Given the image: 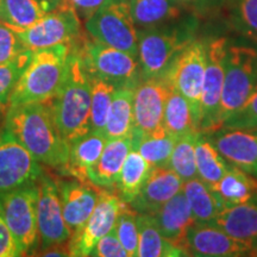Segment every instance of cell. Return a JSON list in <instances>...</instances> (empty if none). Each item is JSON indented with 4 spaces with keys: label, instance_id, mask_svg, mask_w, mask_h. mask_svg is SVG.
I'll return each mask as SVG.
<instances>
[{
    "label": "cell",
    "instance_id": "f6af8a7d",
    "mask_svg": "<svg viewBox=\"0 0 257 257\" xmlns=\"http://www.w3.org/2000/svg\"><path fill=\"white\" fill-rule=\"evenodd\" d=\"M49 2L51 3V4H53L54 6H55V8L57 9V8H60V6H62V5H64L66 4V0H49Z\"/></svg>",
    "mask_w": 257,
    "mask_h": 257
},
{
    "label": "cell",
    "instance_id": "d590c367",
    "mask_svg": "<svg viewBox=\"0 0 257 257\" xmlns=\"http://www.w3.org/2000/svg\"><path fill=\"white\" fill-rule=\"evenodd\" d=\"M225 8L231 27L257 43V0H227Z\"/></svg>",
    "mask_w": 257,
    "mask_h": 257
},
{
    "label": "cell",
    "instance_id": "d4e9b609",
    "mask_svg": "<svg viewBox=\"0 0 257 257\" xmlns=\"http://www.w3.org/2000/svg\"><path fill=\"white\" fill-rule=\"evenodd\" d=\"M211 188L224 207L257 201V179L234 166H231L220 181Z\"/></svg>",
    "mask_w": 257,
    "mask_h": 257
},
{
    "label": "cell",
    "instance_id": "8d00e7d4",
    "mask_svg": "<svg viewBox=\"0 0 257 257\" xmlns=\"http://www.w3.org/2000/svg\"><path fill=\"white\" fill-rule=\"evenodd\" d=\"M31 56L32 51L27 50L15 60L0 64V107H6L10 104L12 92L30 62Z\"/></svg>",
    "mask_w": 257,
    "mask_h": 257
},
{
    "label": "cell",
    "instance_id": "7c38bea8",
    "mask_svg": "<svg viewBox=\"0 0 257 257\" xmlns=\"http://www.w3.org/2000/svg\"><path fill=\"white\" fill-rule=\"evenodd\" d=\"M229 40L224 37L206 42V69L200 104V133L211 135L219 128L218 114L224 83V61Z\"/></svg>",
    "mask_w": 257,
    "mask_h": 257
},
{
    "label": "cell",
    "instance_id": "d6986e66",
    "mask_svg": "<svg viewBox=\"0 0 257 257\" xmlns=\"http://www.w3.org/2000/svg\"><path fill=\"white\" fill-rule=\"evenodd\" d=\"M184 187V181L169 167H154L130 206L137 213H156Z\"/></svg>",
    "mask_w": 257,
    "mask_h": 257
},
{
    "label": "cell",
    "instance_id": "8fae6325",
    "mask_svg": "<svg viewBox=\"0 0 257 257\" xmlns=\"http://www.w3.org/2000/svg\"><path fill=\"white\" fill-rule=\"evenodd\" d=\"M123 204L119 195L99 187L98 201L92 214L80 229L74 231L68 240L69 256H91L98 240L114 227Z\"/></svg>",
    "mask_w": 257,
    "mask_h": 257
},
{
    "label": "cell",
    "instance_id": "4316f807",
    "mask_svg": "<svg viewBox=\"0 0 257 257\" xmlns=\"http://www.w3.org/2000/svg\"><path fill=\"white\" fill-rule=\"evenodd\" d=\"M134 92L133 87H121L115 92L104 130L107 141L133 137Z\"/></svg>",
    "mask_w": 257,
    "mask_h": 257
},
{
    "label": "cell",
    "instance_id": "ba28073f",
    "mask_svg": "<svg viewBox=\"0 0 257 257\" xmlns=\"http://www.w3.org/2000/svg\"><path fill=\"white\" fill-rule=\"evenodd\" d=\"M85 29L94 41L138 59L137 28L128 0H105L85 22Z\"/></svg>",
    "mask_w": 257,
    "mask_h": 257
},
{
    "label": "cell",
    "instance_id": "484cf974",
    "mask_svg": "<svg viewBox=\"0 0 257 257\" xmlns=\"http://www.w3.org/2000/svg\"><path fill=\"white\" fill-rule=\"evenodd\" d=\"M138 251L140 257H179L186 256L181 249L166 239L160 232L153 216L137 213Z\"/></svg>",
    "mask_w": 257,
    "mask_h": 257
},
{
    "label": "cell",
    "instance_id": "e575fe53",
    "mask_svg": "<svg viewBox=\"0 0 257 257\" xmlns=\"http://www.w3.org/2000/svg\"><path fill=\"white\" fill-rule=\"evenodd\" d=\"M200 133H192L176 141L168 167L181 178L182 181L198 178L195 143Z\"/></svg>",
    "mask_w": 257,
    "mask_h": 257
},
{
    "label": "cell",
    "instance_id": "6da1fadb",
    "mask_svg": "<svg viewBox=\"0 0 257 257\" xmlns=\"http://www.w3.org/2000/svg\"><path fill=\"white\" fill-rule=\"evenodd\" d=\"M5 128L42 165L60 169L68 161L70 144L61 135L48 102L10 106Z\"/></svg>",
    "mask_w": 257,
    "mask_h": 257
},
{
    "label": "cell",
    "instance_id": "1f68e13d",
    "mask_svg": "<svg viewBox=\"0 0 257 257\" xmlns=\"http://www.w3.org/2000/svg\"><path fill=\"white\" fill-rule=\"evenodd\" d=\"M162 125L176 140L188 134L200 133L187 99L174 87L167 100Z\"/></svg>",
    "mask_w": 257,
    "mask_h": 257
},
{
    "label": "cell",
    "instance_id": "f546056e",
    "mask_svg": "<svg viewBox=\"0 0 257 257\" xmlns=\"http://www.w3.org/2000/svg\"><path fill=\"white\" fill-rule=\"evenodd\" d=\"M153 168L136 149L131 148L115 184L121 200L130 204L136 198Z\"/></svg>",
    "mask_w": 257,
    "mask_h": 257
},
{
    "label": "cell",
    "instance_id": "3957f363",
    "mask_svg": "<svg viewBox=\"0 0 257 257\" xmlns=\"http://www.w3.org/2000/svg\"><path fill=\"white\" fill-rule=\"evenodd\" d=\"M195 15L156 27L137 29L138 61L142 80L166 75L178 55L194 40Z\"/></svg>",
    "mask_w": 257,
    "mask_h": 257
},
{
    "label": "cell",
    "instance_id": "e0dca14e",
    "mask_svg": "<svg viewBox=\"0 0 257 257\" xmlns=\"http://www.w3.org/2000/svg\"><path fill=\"white\" fill-rule=\"evenodd\" d=\"M210 137L231 166L257 179V127H220Z\"/></svg>",
    "mask_w": 257,
    "mask_h": 257
},
{
    "label": "cell",
    "instance_id": "836d02e7",
    "mask_svg": "<svg viewBox=\"0 0 257 257\" xmlns=\"http://www.w3.org/2000/svg\"><path fill=\"white\" fill-rule=\"evenodd\" d=\"M89 75V74H88ZM91 80V124L92 130L104 133L108 111L118 87L107 80L89 75Z\"/></svg>",
    "mask_w": 257,
    "mask_h": 257
},
{
    "label": "cell",
    "instance_id": "52a82bcc",
    "mask_svg": "<svg viewBox=\"0 0 257 257\" xmlns=\"http://www.w3.org/2000/svg\"><path fill=\"white\" fill-rule=\"evenodd\" d=\"M37 184L0 192V217L8 225L22 256L40 249Z\"/></svg>",
    "mask_w": 257,
    "mask_h": 257
},
{
    "label": "cell",
    "instance_id": "4dcf8cb0",
    "mask_svg": "<svg viewBox=\"0 0 257 257\" xmlns=\"http://www.w3.org/2000/svg\"><path fill=\"white\" fill-rule=\"evenodd\" d=\"M55 9L49 0H3V24L29 28Z\"/></svg>",
    "mask_w": 257,
    "mask_h": 257
},
{
    "label": "cell",
    "instance_id": "74e56055",
    "mask_svg": "<svg viewBox=\"0 0 257 257\" xmlns=\"http://www.w3.org/2000/svg\"><path fill=\"white\" fill-rule=\"evenodd\" d=\"M137 212L126 202L121 206L114 229L118 238L128 257L137 256L138 251V229H137Z\"/></svg>",
    "mask_w": 257,
    "mask_h": 257
},
{
    "label": "cell",
    "instance_id": "f1b7e54d",
    "mask_svg": "<svg viewBox=\"0 0 257 257\" xmlns=\"http://www.w3.org/2000/svg\"><path fill=\"white\" fill-rule=\"evenodd\" d=\"M182 191L187 198L195 221L210 223L224 208V205L213 189L199 176L185 181Z\"/></svg>",
    "mask_w": 257,
    "mask_h": 257
},
{
    "label": "cell",
    "instance_id": "7a4b0ae2",
    "mask_svg": "<svg viewBox=\"0 0 257 257\" xmlns=\"http://www.w3.org/2000/svg\"><path fill=\"white\" fill-rule=\"evenodd\" d=\"M47 102L61 135L69 144L92 130L91 80L72 46L64 81L57 94Z\"/></svg>",
    "mask_w": 257,
    "mask_h": 257
},
{
    "label": "cell",
    "instance_id": "83f0119b",
    "mask_svg": "<svg viewBox=\"0 0 257 257\" xmlns=\"http://www.w3.org/2000/svg\"><path fill=\"white\" fill-rule=\"evenodd\" d=\"M195 159L198 176L210 187L218 184L231 167L207 134H200L198 136L195 143Z\"/></svg>",
    "mask_w": 257,
    "mask_h": 257
},
{
    "label": "cell",
    "instance_id": "9c48e42d",
    "mask_svg": "<svg viewBox=\"0 0 257 257\" xmlns=\"http://www.w3.org/2000/svg\"><path fill=\"white\" fill-rule=\"evenodd\" d=\"M12 30L31 51L57 44H73L83 36L81 21L68 3L53 10L31 27Z\"/></svg>",
    "mask_w": 257,
    "mask_h": 257
},
{
    "label": "cell",
    "instance_id": "5b68a950",
    "mask_svg": "<svg viewBox=\"0 0 257 257\" xmlns=\"http://www.w3.org/2000/svg\"><path fill=\"white\" fill-rule=\"evenodd\" d=\"M257 85V49L227 42L224 61V83L218 123L219 128L246 101Z\"/></svg>",
    "mask_w": 257,
    "mask_h": 257
},
{
    "label": "cell",
    "instance_id": "ab89813d",
    "mask_svg": "<svg viewBox=\"0 0 257 257\" xmlns=\"http://www.w3.org/2000/svg\"><path fill=\"white\" fill-rule=\"evenodd\" d=\"M27 50L28 48L11 28L0 24V64L15 60Z\"/></svg>",
    "mask_w": 257,
    "mask_h": 257
},
{
    "label": "cell",
    "instance_id": "9a60e30c",
    "mask_svg": "<svg viewBox=\"0 0 257 257\" xmlns=\"http://www.w3.org/2000/svg\"><path fill=\"white\" fill-rule=\"evenodd\" d=\"M44 169L9 130L0 133V192L37 184Z\"/></svg>",
    "mask_w": 257,
    "mask_h": 257
},
{
    "label": "cell",
    "instance_id": "2e32d148",
    "mask_svg": "<svg viewBox=\"0 0 257 257\" xmlns=\"http://www.w3.org/2000/svg\"><path fill=\"white\" fill-rule=\"evenodd\" d=\"M187 256L240 257L253 255L248 245L232 238L211 223L195 221L188 230L185 242Z\"/></svg>",
    "mask_w": 257,
    "mask_h": 257
},
{
    "label": "cell",
    "instance_id": "5bb4252c",
    "mask_svg": "<svg viewBox=\"0 0 257 257\" xmlns=\"http://www.w3.org/2000/svg\"><path fill=\"white\" fill-rule=\"evenodd\" d=\"M37 224L40 249L44 251L54 245L68 242L72 231L64 221L57 182L46 172L37 182Z\"/></svg>",
    "mask_w": 257,
    "mask_h": 257
},
{
    "label": "cell",
    "instance_id": "277c9868",
    "mask_svg": "<svg viewBox=\"0 0 257 257\" xmlns=\"http://www.w3.org/2000/svg\"><path fill=\"white\" fill-rule=\"evenodd\" d=\"M70 44L32 51L27 68L10 98V106L47 102L57 94L68 68Z\"/></svg>",
    "mask_w": 257,
    "mask_h": 257
},
{
    "label": "cell",
    "instance_id": "f35d334b",
    "mask_svg": "<svg viewBox=\"0 0 257 257\" xmlns=\"http://www.w3.org/2000/svg\"><path fill=\"white\" fill-rule=\"evenodd\" d=\"M221 127H257V85L242 107L231 115Z\"/></svg>",
    "mask_w": 257,
    "mask_h": 257
},
{
    "label": "cell",
    "instance_id": "7402d4cb",
    "mask_svg": "<svg viewBox=\"0 0 257 257\" xmlns=\"http://www.w3.org/2000/svg\"><path fill=\"white\" fill-rule=\"evenodd\" d=\"M106 143L107 138L100 131L91 130L88 134L76 138L70 143L68 161L59 169L60 173L63 176H70L80 181H88L87 170L101 156Z\"/></svg>",
    "mask_w": 257,
    "mask_h": 257
},
{
    "label": "cell",
    "instance_id": "44dd1931",
    "mask_svg": "<svg viewBox=\"0 0 257 257\" xmlns=\"http://www.w3.org/2000/svg\"><path fill=\"white\" fill-rule=\"evenodd\" d=\"M210 223L257 252V201L224 207Z\"/></svg>",
    "mask_w": 257,
    "mask_h": 257
},
{
    "label": "cell",
    "instance_id": "60d3db41",
    "mask_svg": "<svg viewBox=\"0 0 257 257\" xmlns=\"http://www.w3.org/2000/svg\"><path fill=\"white\" fill-rule=\"evenodd\" d=\"M91 256L95 257H128L118 238L117 232L113 227L104 237H101L92 250Z\"/></svg>",
    "mask_w": 257,
    "mask_h": 257
},
{
    "label": "cell",
    "instance_id": "b9f144b4",
    "mask_svg": "<svg viewBox=\"0 0 257 257\" xmlns=\"http://www.w3.org/2000/svg\"><path fill=\"white\" fill-rule=\"evenodd\" d=\"M178 2L197 16L208 15L216 10H219L225 6L227 0H178Z\"/></svg>",
    "mask_w": 257,
    "mask_h": 257
},
{
    "label": "cell",
    "instance_id": "30bf717a",
    "mask_svg": "<svg viewBox=\"0 0 257 257\" xmlns=\"http://www.w3.org/2000/svg\"><path fill=\"white\" fill-rule=\"evenodd\" d=\"M206 69V42L194 38L174 60L167 73L173 87L187 99L200 131V104Z\"/></svg>",
    "mask_w": 257,
    "mask_h": 257
},
{
    "label": "cell",
    "instance_id": "d6a6232c",
    "mask_svg": "<svg viewBox=\"0 0 257 257\" xmlns=\"http://www.w3.org/2000/svg\"><path fill=\"white\" fill-rule=\"evenodd\" d=\"M176 138L161 126L153 133L133 138V148L146 159L152 167H168Z\"/></svg>",
    "mask_w": 257,
    "mask_h": 257
},
{
    "label": "cell",
    "instance_id": "cb8c5ba5",
    "mask_svg": "<svg viewBox=\"0 0 257 257\" xmlns=\"http://www.w3.org/2000/svg\"><path fill=\"white\" fill-rule=\"evenodd\" d=\"M128 4L137 29L170 23L192 14L178 0H128Z\"/></svg>",
    "mask_w": 257,
    "mask_h": 257
},
{
    "label": "cell",
    "instance_id": "ee69618b",
    "mask_svg": "<svg viewBox=\"0 0 257 257\" xmlns=\"http://www.w3.org/2000/svg\"><path fill=\"white\" fill-rule=\"evenodd\" d=\"M66 2L74 9L80 21L86 22L100 8L105 0H66Z\"/></svg>",
    "mask_w": 257,
    "mask_h": 257
},
{
    "label": "cell",
    "instance_id": "bcb514c9",
    "mask_svg": "<svg viewBox=\"0 0 257 257\" xmlns=\"http://www.w3.org/2000/svg\"><path fill=\"white\" fill-rule=\"evenodd\" d=\"M0 24H3V0H0Z\"/></svg>",
    "mask_w": 257,
    "mask_h": 257
},
{
    "label": "cell",
    "instance_id": "8992f818",
    "mask_svg": "<svg viewBox=\"0 0 257 257\" xmlns=\"http://www.w3.org/2000/svg\"><path fill=\"white\" fill-rule=\"evenodd\" d=\"M70 46L78 51L89 75L107 80L118 88H136L142 81L140 61L125 51L88 40L85 35Z\"/></svg>",
    "mask_w": 257,
    "mask_h": 257
},
{
    "label": "cell",
    "instance_id": "4fadbf2b",
    "mask_svg": "<svg viewBox=\"0 0 257 257\" xmlns=\"http://www.w3.org/2000/svg\"><path fill=\"white\" fill-rule=\"evenodd\" d=\"M173 85L168 75L144 79L134 92V134L138 138L163 126V115Z\"/></svg>",
    "mask_w": 257,
    "mask_h": 257
},
{
    "label": "cell",
    "instance_id": "ffe728a7",
    "mask_svg": "<svg viewBox=\"0 0 257 257\" xmlns=\"http://www.w3.org/2000/svg\"><path fill=\"white\" fill-rule=\"evenodd\" d=\"M153 217L162 236L185 252L186 236L195 219L184 191L176 193Z\"/></svg>",
    "mask_w": 257,
    "mask_h": 257
},
{
    "label": "cell",
    "instance_id": "ac0fdd59",
    "mask_svg": "<svg viewBox=\"0 0 257 257\" xmlns=\"http://www.w3.org/2000/svg\"><path fill=\"white\" fill-rule=\"evenodd\" d=\"M64 221L69 230L76 231L87 221L98 201L99 187L91 181L78 179L56 180Z\"/></svg>",
    "mask_w": 257,
    "mask_h": 257
},
{
    "label": "cell",
    "instance_id": "603a6c76",
    "mask_svg": "<svg viewBox=\"0 0 257 257\" xmlns=\"http://www.w3.org/2000/svg\"><path fill=\"white\" fill-rule=\"evenodd\" d=\"M131 148L133 137L107 141L101 156L87 170L88 181L100 188H112L115 186Z\"/></svg>",
    "mask_w": 257,
    "mask_h": 257
},
{
    "label": "cell",
    "instance_id": "7bdbcfd3",
    "mask_svg": "<svg viewBox=\"0 0 257 257\" xmlns=\"http://www.w3.org/2000/svg\"><path fill=\"white\" fill-rule=\"evenodd\" d=\"M22 256L11 231L0 217V257Z\"/></svg>",
    "mask_w": 257,
    "mask_h": 257
}]
</instances>
